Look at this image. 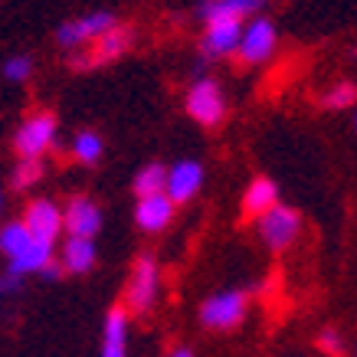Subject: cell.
<instances>
[{
  "mask_svg": "<svg viewBox=\"0 0 357 357\" xmlns=\"http://www.w3.org/2000/svg\"><path fill=\"white\" fill-rule=\"evenodd\" d=\"M158 292H161V269L151 256H141L131 269V279H128V289H125V312H135V314H148L158 302Z\"/></svg>",
  "mask_w": 357,
  "mask_h": 357,
  "instance_id": "1",
  "label": "cell"
},
{
  "mask_svg": "<svg viewBox=\"0 0 357 357\" xmlns=\"http://www.w3.org/2000/svg\"><path fill=\"white\" fill-rule=\"evenodd\" d=\"M246 308H249L246 292H239V289L217 292L200 305V325L210 328V331H233L246 318Z\"/></svg>",
  "mask_w": 357,
  "mask_h": 357,
  "instance_id": "2",
  "label": "cell"
},
{
  "mask_svg": "<svg viewBox=\"0 0 357 357\" xmlns=\"http://www.w3.org/2000/svg\"><path fill=\"white\" fill-rule=\"evenodd\" d=\"M187 112H190V119L206 125V128H213V125L223 121V115H227V96H223L217 79L200 76L190 82V89H187Z\"/></svg>",
  "mask_w": 357,
  "mask_h": 357,
  "instance_id": "3",
  "label": "cell"
},
{
  "mask_svg": "<svg viewBox=\"0 0 357 357\" xmlns=\"http://www.w3.org/2000/svg\"><path fill=\"white\" fill-rule=\"evenodd\" d=\"M119 20H115V13L109 10H92V13H82V17H73V20H66L59 30H56V43L66 46V50H79V46H89L102 40L109 30H115Z\"/></svg>",
  "mask_w": 357,
  "mask_h": 357,
  "instance_id": "4",
  "label": "cell"
},
{
  "mask_svg": "<svg viewBox=\"0 0 357 357\" xmlns=\"http://www.w3.org/2000/svg\"><path fill=\"white\" fill-rule=\"evenodd\" d=\"M56 131H59L56 115H50V112L30 115V119L17 128V135H13V148H17V154H20L23 161H26V158L36 161V158H43L56 144Z\"/></svg>",
  "mask_w": 357,
  "mask_h": 357,
  "instance_id": "5",
  "label": "cell"
},
{
  "mask_svg": "<svg viewBox=\"0 0 357 357\" xmlns=\"http://www.w3.org/2000/svg\"><path fill=\"white\" fill-rule=\"evenodd\" d=\"M256 233H259V239L272 252H282V249H289L295 239H298V233H302V217L295 213L292 206L279 204V206H272L266 217H259Z\"/></svg>",
  "mask_w": 357,
  "mask_h": 357,
  "instance_id": "6",
  "label": "cell"
},
{
  "mask_svg": "<svg viewBox=\"0 0 357 357\" xmlns=\"http://www.w3.org/2000/svg\"><path fill=\"white\" fill-rule=\"evenodd\" d=\"M275 46H279V30H275V23L269 17H256V20H249L243 26V40H239V59L246 66H259L266 59H272L275 53Z\"/></svg>",
  "mask_w": 357,
  "mask_h": 357,
  "instance_id": "7",
  "label": "cell"
},
{
  "mask_svg": "<svg viewBox=\"0 0 357 357\" xmlns=\"http://www.w3.org/2000/svg\"><path fill=\"white\" fill-rule=\"evenodd\" d=\"M23 223L30 229L33 239H40V243H56L59 233L66 229V213L53 200H33L26 206V213H23Z\"/></svg>",
  "mask_w": 357,
  "mask_h": 357,
  "instance_id": "8",
  "label": "cell"
},
{
  "mask_svg": "<svg viewBox=\"0 0 357 357\" xmlns=\"http://www.w3.org/2000/svg\"><path fill=\"white\" fill-rule=\"evenodd\" d=\"M128 46H131V30L128 26H115V30H109L102 40H96L89 53L73 56V66H76V69L105 66V63H112V59H119V56L128 53Z\"/></svg>",
  "mask_w": 357,
  "mask_h": 357,
  "instance_id": "9",
  "label": "cell"
},
{
  "mask_svg": "<svg viewBox=\"0 0 357 357\" xmlns=\"http://www.w3.org/2000/svg\"><path fill=\"white\" fill-rule=\"evenodd\" d=\"M239 40H243V23L236 20L206 23L204 40H200V53L206 59H223V56L239 53Z\"/></svg>",
  "mask_w": 357,
  "mask_h": 357,
  "instance_id": "10",
  "label": "cell"
},
{
  "mask_svg": "<svg viewBox=\"0 0 357 357\" xmlns=\"http://www.w3.org/2000/svg\"><path fill=\"white\" fill-rule=\"evenodd\" d=\"M204 187V164L200 161H177L167 167V197L174 204H187L194 200Z\"/></svg>",
  "mask_w": 357,
  "mask_h": 357,
  "instance_id": "11",
  "label": "cell"
},
{
  "mask_svg": "<svg viewBox=\"0 0 357 357\" xmlns=\"http://www.w3.org/2000/svg\"><path fill=\"white\" fill-rule=\"evenodd\" d=\"M266 3H269V0H204V3H200V20L204 23H217V20L243 23L246 17L256 20Z\"/></svg>",
  "mask_w": 357,
  "mask_h": 357,
  "instance_id": "12",
  "label": "cell"
},
{
  "mask_svg": "<svg viewBox=\"0 0 357 357\" xmlns=\"http://www.w3.org/2000/svg\"><path fill=\"white\" fill-rule=\"evenodd\" d=\"M63 213H66V233H69V236L96 239V233L102 229V210H98V204H92L89 197L69 200V206H66Z\"/></svg>",
  "mask_w": 357,
  "mask_h": 357,
  "instance_id": "13",
  "label": "cell"
},
{
  "mask_svg": "<svg viewBox=\"0 0 357 357\" xmlns=\"http://www.w3.org/2000/svg\"><path fill=\"white\" fill-rule=\"evenodd\" d=\"M174 206L177 204H174L167 194L138 197V206H135V223H138L144 233H161L164 227H171Z\"/></svg>",
  "mask_w": 357,
  "mask_h": 357,
  "instance_id": "14",
  "label": "cell"
},
{
  "mask_svg": "<svg viewBox=\"0 0 357 357\" xmlns=\"http://www.w3.org/2000/svg\"><path fill=\"white\" fill-rule=\"evenodd\" d=\"M102 357H128V312L112 308L102 325Z\"/></svg>",
  "mask_w": 357,
  "mask_h": 357,
  "instance_id": "15",
  "label": "cell"
},
{
  "mask_svg": "<svg viewBox=\"0 0 357 357\" xmlns=\"http://www.w3.org/2000/svg\"><path fill=\"white\" fill-rule=\"evenodd\" d=\"M98 252H96V239H79V236H69L66 239L63 252H59V262H63L66 272L73 275H86L92 266H96Z\"/></svg>",
  "mask_w": 357,
  "mask_h": 357,
  "instance_id": "16",
  "label": "cell"
},
{
  "mask_svg": "<svg viewBox=\"0 0 357 357\" xmlns=\"http://www.w3.org/2000/svg\"><path fill=\"white\" fill-rule=\"evenodd\" d=\"M272 206H279V187L272 184L269 177H256L243 194V210L249 217H266Z\"/></svg>",
  "mask_w": 357,
  "mask_h": 357,
  "instance_id": "17",
  "label": "cell"
},
{
  "mask_svg": "<svg viewBox=\"0 0 357 357\" xmlns=\"http://www.w3.org/2000/svg\"><path fill=\"white\" fill-rule=\"evenodd\" d=\"M53 259H56V256H53V243H40V239H33V243L23 249L20 256H13V259H10V275L43 272Z\"/></svg>",
  "mask_w": 357,
  "mask_h": 357,
  "instance_id": "18",
  "label": "cell"
},
{
  "mask_svg": "<svg viewBox=\"0 0 357 357\" xmlns=\"http://www.w3.org/2000/svg\"><path fill=\"white\" fill-rule=\"evenodd\" d=\"M135 194L138 197L167 194V167H161V164H144V167L135 174Z\"/></svg>",
  "mask_w": 357,
  "mask_h": 357,
  "instance_id": "19",
  "label": "cell"
},
{
  "mask_svg": "<svg viewBox=\"0 0 357 357\" xmlns=\"http://www.w3.org/2000/svg\"><path fill=\"white\" fill-rule=\"evenodd\" d=\"M30 243H33V236H30V229H26L23 220H13L7 227H0V252H7V259L20 256Z\"/></svg>",
  "mask_w": 357,
  "mask_h": 357,
  "instance_id": "20",
  "label": "cell"
},
{
  "mask_svg": "<svg viewBox=\"0 0 357 357\" xmlns=\"http://www.w3.org/2000/svg\"><path fill=\"white\" fill-rule=\"evenodd\" d=\"M73 158L79 164H98L102 161V138H98L96 131H79L76 138H73Z\"/></svg>",
  "mask_w": 357,
  "mask_h": 357,
  "instance_id": "21",
  "label": "cell"
},
{
  "mask_svg": "<svg viewBox=\"0 0 357 357\" xmlns=\"http://www.w3.org/2000/svg\"><path fill=\"white\" fill-rule=\"evenodd\" d=\"M40 177H43V158H36V161H33V158H26V161L17 164L10 184H13V190H26V187H33Z\"/></svg>",
  "mask_w": 357,
  "mask_h": 357,
  "instance_id": "22",
  "label": "cell"
},
{
  "mask_svg": "<svg viewBox=\"0 0 357 357\" xmlns=\"http://www.w3.org/2000/svg\"><path fill=\"white\" fill-rule=\"evenodd\" d=\"M357 102V86L354 82H337V86H331L325 92V96H321V105H325V109H347V105H354Z\"/></svg>",
  "mask_w": 357,
  "mask_h": 357,
  "instance_id": "23",
  "label": "cell"
},
{
  "mask_svg": "<svg viewBox=\"0 0 357 357\" xmlns=\"http://www.w3.org/2000/svg\"><path fill=\"white\" fill-rule=\"evenodd\" d=\"M33 76V59L30 56H10L7 63H3V79L7 82H26Z\"/></svg>",
  "mask_w": 357,
  "mask_h": 357,
  "instance_id": "24",
  "label": "cell"
},
{
  "mask_svg": "<svg viewBox=\"0 0 357 357\" xmlns=\"http://www.w3.org/2000/svg\"><path fill=\"white\" fill-rule=\"evenodd\" d=\"M318 344H321V351L331 357H344V337H341V331H335V328H325L321 331V337H318Z\"/></svg>",
  "mask_w": 357,
  "mask_h": 357,
  "instance_id": "25",
  "label": "cell"
},
{
  "mask_svg": "<svg viewBox=\"0 0 357 357\" xmlns=\"http://www.w3.org/2000/svg\"><path fill=\"white\" fill-rule=\"evenodd\" d=\"M20 289V275H7V279H0V298L3 295H10V292H17Z\"/></svg>",
  "mask_w": 357,
  "mask_h": 357,
  "instance_id": "26",
  "label": "cell"
},
{
  "mask_svg": "<svg viewBox=\"0 0 357 357\" xmlns=\"http://www.w3.org/2000/svg\"><path fill=\"white\" fill-rule=\"evenodd\" d=\"M63 272H66V269H63V262H56V259H53V262H50V266L43 269V275H46V279H59Z\"/></svg>",
  "mask_w": 357,
  "mask_h": 357,
  "instance_id": "27",
  "label": "cell"
},
{
  "mask_svg": "<svg viewBox=\"0 0 357 357\" xmlns=\"http://www.w3.org/2000/svg\"><path fill=\"white\" fill-rule=\"evenodd\" d=\"M171 357H194V354H190V351H187V347H177V351H174Z\"/></svg>",
  "mask_w": 357,
  "mask_h": 357,
  "instance_id": "28",
  "label": "cell"
},
{
  "mask_svg": "<svg viewBox=\"0 0 357 357\" xmlns=\"http://www.w3.org/2000/svg\"><path fill=\"white\" fill-rule=\"evenodd\" d=\"M0 210H3V194H0Z\"/></svg>",
  "mask_w": 357,
  "mask_h": 357,
  "instance_id": "29",
  "label": "cell"
},
{
  "mask_svg": "<svg viewBox=\"0 0 357 357\" xmlns=\"http://www.w3.org/2000/svg\"><path fill=\"white\" fill-rule=\"evenodd\" d=\"M354 128H357V119H354Z\"/></svg>",
  "mask_w": 357,
  "mask_h": 357,
  "instance_id": "30",
  "label": "cell"
}]
</instances>
